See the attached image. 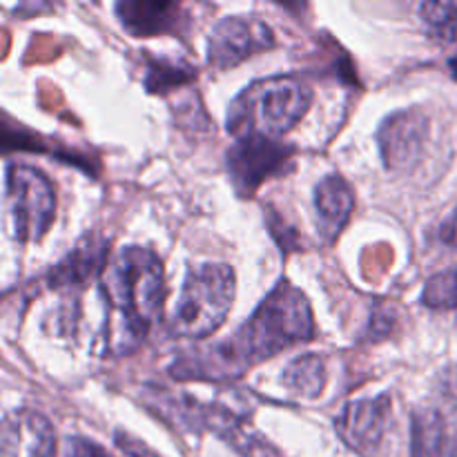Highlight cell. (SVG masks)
Wrapping results in <instances>:
<instances>
[{"mask_svg": "<svg viewBox=\"0 0 457 457\" xmlns=\"http://www.w3.org/2000/svg\"><path fill=\"white\" fill-rule=\"evenodd\" d=\"M312 335L315 321L311 303L302 290L281 281L230 337L183 353L170 366V373L174 379H237L286 348L311 342Z\"/></svg>", "mask_w": 457, "mask_h": 457, "instance_id": "obj_1", "label": "cell"}, {"mask_svg": "<svg viewBox=\"0 0 457 457\" xmlns=\"http://www.w3.org/2000/svg\"><path fill=\"white\" fill-rule=\"evenodd\" d=\"M98 290L105 302L101 342L110 355H128L159 321L165 299L163 263L152 250L123 248L103 270Z\"/></svg>", "mask_w": 457, "mask_h": 457, "instance_id": "obj_2", "label": "cell"}, {"mask_svg": "<svg viewBox=\"0 0 457 457\" xmlns=\"http://www.w3.org/2000/svg\"><path fill=\"white\" fill-rule=\"evenodd\" d=\"M312 92L297 76H272L248 85L228 112V129L237 138H279L306 114Z\"/></svg>", "mask_w": 457, "mask_h": 457, "instance_id": "obj_3", "label": "cell"}, {"mask_svg": "<svg viewBox=\"0 0 457 457\" xmlns=\"http://www.w3.org/2000/svg\"><path fill=\"white\" fill-rule=\"evenodd\" d=\"M235 302V270L226 263L190 268L168 320L177 339H205L221 328Z\"/></svg>", "mask_w": 457, "mask_h": 457, "instance_id": "obj_4", "label": "cell"}, {"mask_svg": "<svg viewBox=\"0 0 457 457\" xmlns=\"http://www.w3.org/2000/svg\"><path fill=\"white\" fill-rule=\"evenodd\" d=\"M4 204L13 223V237L22 244L43 239L54 223V212H56L54 187L49 179L31 165H9Z\"/></svg>", "mask_w": 457, "mask_h": 457, "instance_id": "obj_5", "label": "cell"}, {"mask_svg": "<svg viewBox=\"0 0 457 457\" xmlns=\"http://www.w3.org/2000/svg\"><path fill=\"white\" fill-rule=\"evenodd\" d=\"M295 147L266 137L237 138L235 145L228 150L226 165L232 177L237 195L248 199L262 187L266 179L284 174L293 163Z\"/></svg>", "mask_w": 457, "mask_h": 457, "instance_id": "obj_6", "label": "cell"}, {"mask_svg": "<svg viewBox=\"0 0 457 457\" xmlns=\"http://www.w3.org/2000/svg\"><path fill=\"white\" fill-rule=\"evenodd\" d=\"M275 47V31L257 16H228L217 22L208 40V62L228 70L245 58Z\"/></svg>", "mask_w": 457, "mask_h": 457, "instance_id": "obj_7", "label": "cell"}, {"mask_svg": "<svg viewBox=\"0 0 457 457\" xmlns=\"http://www.w3.org/2000/svg\"><path fill=\"white\" fill-rule=\"evenodd\" d=\"M388 424H391V395L384 393L379 397L348 402L335 427L348 449L361 457H378Z\"/></svg>", "mask_w": 457, "mask_h": 457, "instance_id": "obj_8", "label": "cell"}, {"mask_svg": "<svg viewBox=\"0 0 457 457\" xmlns=\"http://www.w3.org/2000/svg\"><path fill=\"white\" fill-rule=\"evenodd\" d=\"M0 457H56V433L49 420L29 409L4 415Z\"/></svg>", "mask_w": 457, "mask_h": 457, "instance_id": "obj_9", "label": "cell"}, {"mask_svg": "<svg viewBox=\"0 0 457 457\" xmlns=\"http://www.w3.org/2000/svg\"><path fill=\"white\" fill-rule=\"evenodd\" d=\"M427 138V120L418 110H404L388 116L378 134L379 152L391 170L409 168L418 161Z\"/></svg>", "mask_w": 457, "mask_h": 457, "instance_id": "obj_10", "label": "cell"}, {"mask_svg": "<svg viewBox=\"0 0 457 457\" xmlns=\"http://www.w3.org/2000/svg\"><path fill=\"white\" fill-rule=\"evenodd\" d=\"M107 254H110V241L98 235H87L62 262H58L47 272L45 286L52 290L79 288L94 277L101 279L103 270L107 268Z\"/></svg>", "mask_w": 457, "mask_h": 457, "instance_id": "obj_11", "label": "cell"}, {"mask_svg": "<svg viewBox=\"0 0 457 457\" xmlns=\"http://www.w3.org/2000/svg\"><path fill=\"white\" fill-rule=\"evenodd\" d=\"M411 457H457V431L436 409H418L411 420Z\"/></svg>", "mask_w": 457, "mask_h": 457, "instance_id": "obj_12", "label": "cell"}, {"mask_svg": "<svg viewBox=\"0 0 457 457\" xmlns=\"http://www.w3.org/2000/svg\"><path fill=\"white\" fill-rule=\"evenodd\" d=\"M114 9L132 36L174 34L183 21V9L177 3H119Z\"/></svg>", "mask_w": 457, "mask_h": 457, "instance_id": "obj_13", "label": "cell"}, {"mask_svg": "<svg viewBox=\"0 0 457 457\" xmlns=\"http://www.w3.org/2000/svg\"><path fill=\"white\" fill-rule=\"evenodd\" d=\"M355 208V196L351 186L339 174L321 179L315 187V210L320 217V228L333 241L339 235Z\"/></svg>", "mask_w": 457, "mask_h": 457, "instance_id": "obj_14", "label": "cell"}, {"mask_svg": "<svg viewBox=\"0 0 457 457\" xmlns=\"http://www.w3.org/2000/svg\"><path fill=\"white\" fill-rule=\"evenodd\" d=\"M284 386L295 395L315 400L326 386V361L321 355H302L290 361L281 378Z\"/></svg>", "mask_w": 457, "mask_h": 457, "instance_id": "obj_15", "label": "cell"}, {"mask_svg": "<svg viewBox=\"0 0 457 457\" xmlns=\"http://www.w3.org/2000/svg\"><path fill=\"white\" fill-rule=\"evenodd\" d=\"M420 18L428 34L457 45V3H422Z\"/></svg>", "mask_w": 457, "mask_h": 457, "instance_id": "obj_16", "label": "cell"}, {"mask_svg": "<svg viewBox=\"0 0 457 457\" xmlns=\"http://www.w3.org/2000/svg\"><path fill=\"white\" fill-rule=\"evenodd\" d=\"M195 79V70L186 62H172V61H147V76L145 87L150 92H170L172 87L186 85Z\"/></svg>", "mask_w": 457, "mask_h": 457, "instance_id": "obj_17", "label": "cell"}, {"mask_svg": "<svg viewBox=\"0 0 457 457\" xmlns=\"http://www.w3.org/2000/svg\"><path fill=\"white\" fill-rule=\"evenodd\" d=\"M422 303L433 311L457 308V266L433 275L422 290Z\"/></svg>", "mask_w": 457, "mask_h": 457, "instance_id": "obj_18", "label": "cell"}, {"mask_svg": "<svg viewBox=\"0 0 457 457\" xmlns=\"http://www.w3.org/2000/svg\"><path fill=\"white\" fill-rule=\"evenodd\" d=\"M65 457H114V455H112L107 449H103L98 442L74 436L65 440Z\"/></svg>", "mask_w": 457, "mask_h": 457, "instance_id": "obj_19", "label": "cell"}, {"mask_svg": "<svg viewBox=\"0 0 457 457\" xmlns=\"http://www.w3.org/2000/svg\"><path fill=\"white\" fill-rule=\"evenodd\" d=\"M436 239L446 248H457V208L451 210L436 228Z\"/></svg>", "mask_w": 457, "mask_h": 457, "instance_id": "obj_20", "label": "cell"}, {"mask_svg": "<svg viewBox=\"0 0 457 457\" xmlns=\"http://www.w3.org/2000/svg\"><path fill=\"white\" fill-rule=\"evenodd\" d=\"M116 446H119L128 457H156L143 442H138L137 437L128 436V433L123 431L116 433Z\"/></svg>", "mask_w": 457, "mask_h": 457, "instance_id": "obj_21", "label": "cell"}]
</instances>
